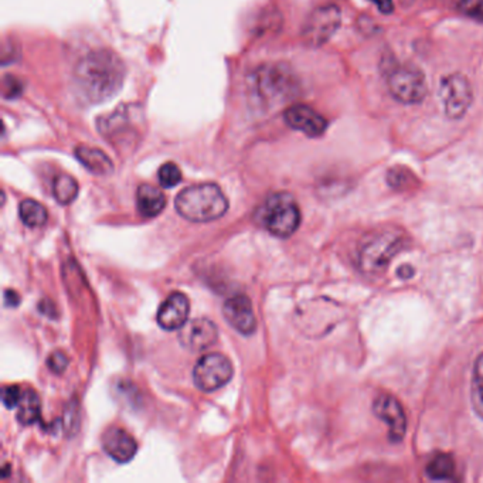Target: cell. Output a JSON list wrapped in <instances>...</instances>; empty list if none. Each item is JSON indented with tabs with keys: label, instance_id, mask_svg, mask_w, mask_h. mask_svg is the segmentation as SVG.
Wrapping results in <instances>:
<instances>
[{
	"label": "cell",
	"instance_id": "obj_1",
	"mask_svg": "<svg viewBox=\"0 0 483 483\" xmlns=\"http://www.w3.org/2000/svg\"><path fill=\"white\" fill-rule=\"evenodd\" d=\"M125 66L110 50H95L84 56L74 68V85L80 97L90 104L113 98L122 88Z\"/></svg>",
	"mask_w": 483,
	"mask_h": 483
},
{
	"label": "cell",
	"instance_id": "obj_2",
	"mask_svg": "<svg viewBox=\"0 0 483 483\" xmlns=\"http://www.w3.org/2000/svg\"><path fill=\"white\" fill-rule=\"evenodd\" d=\"M298 91V83L289 68L268 64L256 68L248 78V93L252 104L269 110L291 100Z\"/></svg>",
	"mask_w": 483,
	"mask_h": 483
},
{
	"label": "cell",
	"instance_id": "obj_3",
	"mask_svg": "<svg viewBox=\"0 0 483 483\" xmlns=\"http://www.w3.org/2000/svg\"><path fill=\"white\" fill-rule=\"evenodd\" d=\"M175 207L189 222L209 223L227 213L229 200L217 185L202 183L182 190L175 200Z\"/></svg>",
	"mask_w": 483,
	"mask_h": 483
},
{
	"label": "cell",
	"instance_id": "obj_4",
	"mask_svg": "<svg viewBox=\"0 0 483 483\" xmlns=\"http://www.w3.org/2000/svg\"><path fill=\"white\" fill-rule=\"evenodd\" d=\"M405 245V234L397 227H383L371 232L364 237L359 252L358 264L365 275L383 274L390 261Z\"/></svg>",
	"mask_w": 483,
	"mask_h": 483
},
{
	"label": "cell",
	"instance_id": "obj_5",
	"mask_svg": "<svg viewBox=\"0 0 483 483\" xmlns=\"http://www.w3.org/2000/svg\"><path fill=\"white\" fill-rule=\"evenodd\" d=\"M259 223L275 237H291L301 224V210L289 193H274L258 210Z\"/></svg>",
	"mask_w": 483,
	"mask_h": 483
},
{
	"label": "cell",
	"instance_id": "obj_6",
	"mask_svg": "<svg viewBox=\"0 0 483 483\" xmlns=\"http://www.w3.org/2000/svg\"><path fill=\"white\" fill-rule=\"evenodd\" d=\"M387 87L394 100L405 105L422 103L428 93L424 73L410 64L391 66L387 71Z\"/></svg>",
	"mask_w": 483,
	"mask_h": 483
},
{
	"label": "cell",
	"instance_id": "obj_7",
	"mask_svg": "<svg viewBox=\"0 0 483 483\" xmlns=\"http://www.w3.org/2000/svg\"><path fill=\"white\" fill-rule=\"evenodd\" d=\"M438 94L442 110L451 120L464 118L474 101L472 85L461 73H452L442 77Z\"/></svg>",
	"mask_w": 483,
	"mask_h": 483
},
{
	"label": "cell",
	"instance_id": "obj_8",
	"mask_svg": "<svg viewBox=\"0 0 483 483\" xmlns=\"http://www.w3.org/2000/svg\"><path fill=\"white\" fill-rule=\"evenodd\" d=\"M234 374L232 362L222 353H207L196 363L193 380L199 390L212 393L224 387Z\"/></svg>",
	"mask_w": 483,
	"mask_h": 483
},
{
	"label": "cell",
	"instance_id": "obj_9",
	"mask_svg": "<svg viewBox=\"0 0 483 483\" xmlns=\"http://www.w3.org/2000/svg\"><path fill=\"white\" fill-rule=\"evenodd\" d=\"M342 23V13L338 6L316 9L305 23L302 38L311 47H321L332 38Z\"/></svg>",
	"mask_w": 483,
	"mask_h": 483
},
{
	"label": "cell",
	"instance_id": "obj_10",
	"mask_svg": "<svg viewBox=\"0 0 483 483\" xmlns=\"http://www.w3.org/2000/svg\"><path fill=\"white\" fill-rule=\"evenodd\" d=\"M374 412L388 425V435L393 442H400L407 431V417L401 402L391 394H378L374 400Z\"/></svg>",
	"mask_w": 483,
	"mask_h": 483
},
{
	"label": "cell",
	"instance_id": "obj_11",
	"mask_svg": "<svg viewBox=\"0 0 483 483\" xmlns=\"http://www.w3.org/2000/svg\"><path fill=\"white\" fill-rule=\"evenodd\" d=\"M217 335V326L210 319L197 318L182 328L179 333V342L185 349L202 352L216 343Z\"/></svg>",
	"mask_w": 483,
	"mask_h": 483
},
{
	"label": "cell",
	"instance_id": "obj_12",
	"mask_svg": "<svg viewBox=\"0 0 483 483\" xmlns=\"http://www.w3.org/2000/svg\"><path fill=\"white\" fill-rule=\"evenodd\" d=\"M226 321L242 335L249 336L256 329V319L252 311L251 301L242 295H234L229 298L223 306Z\"/></svg>",
	"mask_w": 483,
	"mask_h": 483
},
{
	"label": "cell",
	"instance_id": "obj_13",
	"mask_svg": "<svg viewBox=\"0 0 483 483\" xmlns=\"http://www.w3.org/2000/svg\"><path fill=\"white\" fill-rule=\"evenodd\" d=\"M285 122L295 130L309 137L322 136L328 128V121L308 105H292L284 114Z\"/></svg>",
	"mask_w": 483,
	"mask_h": 483
},
{
	"label": "cell",
	"instance_id": "obj_14",
	"mask_svg": "<svg viewBox=\"0 0 483 483\" xmlns=\"http://www.w3.org/2000/svg\"><path fill=\"white\" fill-rule=\"evenodd\" d=\"M190 302L185 294H172L157 311V323L165 331H177L187 323Z\"/></svg>",
	"mask_w": 483,
	"mask_h": 483
},
{
	"label": "cell",
	"instance_id": "obj_15",
	"mask_svg": "<svg viewBox=\"0 0 483 483\" xmlns=\"http://www.w3.org/2000/svg\"><path fill=\"white\" fill-rule=\"evenodd\" d=\"M103 447L104 451L120 464L129 462L137 451V445L132 435L118 427H113L104 434Z\"/></svg>",
	"mask_w": 483,
	"mask_h": 483
},
{
	"label": "cell",
	"instance_id": "obj_16",
	"mask_svg": "<svg viewBox=\"0 0 483 483\" xmlns=\"http://www.w3.org/2000/svg\"><path fill=\"white\" fill-rule=\"evenodd\" d=\"M136 206L137 212L143 217H156L159 216L165 206H166V197L162 190H159L155 186L150 185H142L137 189L136 193Z\"/></svg>",
	"mask_w": 483,
	"mask_h": 483
},
{
	"label": "cell",
	"instance_id": "obj_17",
	"mask_svg": "<svg viewBox=\"0 0 483 483\" xmlns=\"http://www.w3.org/2000/svg\"><path fill=\"white\" fill-rule=\"evenodd\" d=\"M76 156L84 165V167L94 175L108 176L114 172V163L111 159L97 147L78 146L76 149Z\"/></svg>",
	"mask_w": 483,
	"mask_h": 483
},
{
	"label": "cell",
	"instance_id": "obj_18",
	"mask_svg": "<svg viewBox=\"0 0 483 483\" xmlns=\"http://www.w3.org/2000/svg\"><path fill=\"white\" fill-rule=\"evenodd\" d=\"M40 398L36 391H26L21 394L17 405V420L21 425H31L40 418Z\"/></svg>",
	"mask_w": 483,
	"mask_h": 483
},
{
	"label": "cell",
	"instance_id": "obj_19",
	"mask_svg": "<svg viewBox=\"0 0 483 483\" xmlns=\"http://www.w3.org/2000/svg\"><path fill=\"white\" fill-rule=\"evenodd\" d=\"M19 216L23 224L27 227H41L47 222V210L46 207L31 199L23 200L19 206Z\"/></svg>",
	"mask_w": 483,
	"mask_h": 483
},
{
	"label": "cell",
	"instance_id": "obj_20",
	"mask_svg": "<svg viewBox=\"0 0 483 483\" xmlns=\"http://www.w3.org/2000/svg\"><path fill=\"white\" fill-rule=\"evenodd\" d=\"M425 472L434 481L452 479L455 475L454 458L448 454H438L428 462Z\"/></svg>",
	"mask_w": 483,
	"mask_h": 483
},
{
	"label": "cell",
	"instance_id": "obj_21",
	"mask_svg": "<svg viewBox=\"0 0 483 483\" xmlns=\"http://www.w3.org/2000/svg\"><path fill=\"white\" fill-rule=\"evenodd\" d=\"M53 194L60 204H70L78 196V183L68 175H60L54 179Z\"/></svg>",
	"mask_w": 483,
	"mask_h": 483
},
{
	"label": "cell",
	"instance_id": "obj_22",
	"mask_svg": "<svg viewBox=\"0 0 483 483\" xmlns=\"http://www.w3.org/2000/svg\"><path fill=\"white\" fill-rule=\"evenodd\" d=\"M471 401L475 412L483 420V353L477 359L472 381H471Z\"/></svg>",
	"mask_w": 483,
	"mask_h": 483
},
{
	"label": "cell",
	"instance_id": "obj_23",
	"mask_svg": "<svg viewBox=\"0 0 483 483\" xmlns=\"http://www.w3.org/2000/svg\"><path fill=\"white\" fill-rule=\"evenodd\" d=\"M387 183L395 190H410L417 183V176L405 166H394L387 173Z\"/></svg>",
	"mask_w": 483,
	"mask_h": 483
},
{
	"label": "cell",
	"instance_id": "obj_24",
	"mask_svg": "<svg viewBox=\"0 0 483 483\" xmlns=\"http://www.w3.org/2000/svg\"><path fill=\"white\" fill-rule=\"evenodd\" d=\"M159 183L162 187L170 189L177 186L182 182V172L179 169V166L176 163H165L160 169H159Z\"/></svg>",
	"mask_w": 483,
	"mask_h": 483
},
{
	"label": "cell",
	"instance_id": "obj_25",
	"mask_svg": "<svg viewBox=\"0 0 483 483\" xmlns=\"http://www.w3.org/2000/svg\"><path fill=\"white\" fill-rule=\"evenodd\" d=\"M21 394L20 390L16 387V385H9L3 390L1 393V401L4 404V407L7 408H14L19 405L20 402V398H21Z\"/></svg>",
	"mask_w": 483,
	"mask_h": 483
},
{
	"label": "cell",
	"instance_id": "obj_26",
	"mask_svg": "<svg viewBox=\"0 0 483 483\" xmlns=\"http://www.w3.org/2000/svg\"><path fill=\"white\" fill-rule=\"evenodd\" d=\"M47 365L54 373H63L68 365V358L63 352H54L53 355H50Z\"/></svg>",
	"mask_w": 483,
	"mask_h": 483
},
{
	"label": "cell",
	"instance_id": "obj_27",
	"mask_svg": "<svg viewBox=\"0 0 483 483\" xmlns=\"http://www.w3.org/2000/svg\"><path fill=\"white\" fill-rule=\"evenodd\" d=\"M459 3L468 14L483 20V0H459Z\"/></svg>",
	"mask_w": 483,
	"mask_h": 483
},
{
	"label": "cell",
	"instance_id": "obj_28",
	"mask_svg": "<svg viewBox=\"0 0 483 483\" xmlns=\"http://www.w3.org/2000/svg\"><path fill=\"white\" fill-rule=\"evenodd\" d=\"M383 14H390L394 10L393 0H370Z\"/></svg>",
	"mask_w": 483,
	"mask_h": 483
},
{
	"label": "cell",
	"instance_id": "obj_29",
	"mask_svg": "<svg viewBox=\"0 0 483 483\" xmlns=\"http://www.w3.org/2000/svg\"><path fill=\"white\" fill-rule=\"evenodd\" d=\"M19 302H20V296L14 291L7 289L4 292V303H6V306H16V305H19Z\"/></svg>",
	"mask_w": 483,
	"mask_h": 483
},
{
	"label": "cell",
	"instance_id": "obj_30",
	"mask_svg": "<svg viewBox=\"0 0 483 483\" xmlns=\"http://www.w3.org/2000/svg\"><path fill=\"white\" fill-rule=\"evenodd\" d=\"M412 274H414V271H412L411 266H401V269H398V275H401L404 279L410 278Z\"/></svg>",
	"mask_w": 483,
	"mask_h": 483
}]
</instances>
